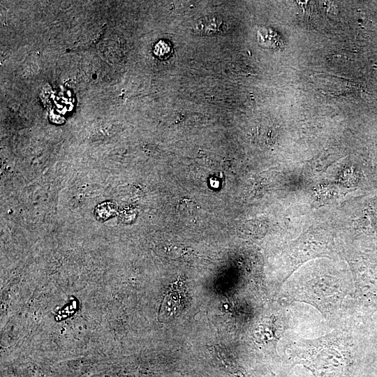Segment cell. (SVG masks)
Here are the masks:
<instances>
[{
    "instance_id": "cell-3",
    "label": "cell",
    "mask_w": 377,
    "mask_h": 377,
    "mask_svg": "<svg viewBox=\"0 0 377 377\" xmlns=\"http://www.w3.org/2000/svg\"><path fill=\"white\" fill-rule=\"evenodd\" d=\"M223 20L218 15H207L198 20L193 29L195 33L202 36H213L221 32Z\"/></svg>"
},
{
    "instance_id": "cell-2",
    "label": "cell",
    "mask_w": 377,
    "mask_h": 377,
    "mask_svg": "<svg viewBox=\"0 0 377 377\" xmlns=\"http://www.w3.org/2000/svg\"><path fill=\"white\" fill-rule=\"evenodd\" d=\"M186 287L182 277L170 284L164 295L158 313L161 322L170 321L183 311L186 300Z\"/></svg>"
},
{
    "instance_id": "cell-5",
    "label": "cell",
    "mask_w": 377,
    "mask_h": 377,
    "mask_svg": "<svg viewBox=\"0 0 377 377\" xmlns=\"http://www.w3.org/2000/svg\"><path fill=\"white\" fill-rule=\"evenodd\" d=\"M260 324L256 331V338L259 340V343H267L275 338L274 325L269 323Z\"/></svg>"
},
{
    "instance_id": "cell-4",
    "label": "cell",
    "mask_w": 377,
    "mask_h": 377,
    "mask_svg": "<svg viewBox=\"0 0 377 377\" xmlns=\"http://www.w3.org/2000/svg\"><path fill=\"white\" fill-rule=\"evenodd\" d=\"M258 41L261 46L275 49L282 45L279 36L272 29L263 28L258 32Z\"/></svg>"
},
{
    "instance_id": "cell-1",
    "label": "cell",
    "mask_w": 377,
    "mask_h": 377,
    "mask_svg": "<svg viewBox=\"0 0 377 377\" xmlns=\"http://www.w3.org/2000/svg\"><path fill=\"white\" fill-rule=\"evenodd\" d=\"M296 357L318 370L321 367L339 368L345 362L344 344L337 336H327L315 340H300L293 346Z\"/></svg>"
}]
</instances>
